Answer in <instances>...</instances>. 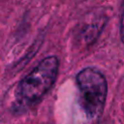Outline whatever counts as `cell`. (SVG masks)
<instances>
[{"label":"cell","mask_w":124,"mask_h":124,"mask_svg":"<svg viewBox=\"0 0 124 124\" xmlns=\"http://www.w3.org/2000/svg\"><path fill=\"white\" fill-rule=\"evenodd\" d=\"M59 69L56 56L45 57L16 85L13 109L16 112H26L34 108L53 86Z\"/></svg>","instance_id":"cell-1"},{"label":"cell","mask_w":124,"mask_h":124,"mask_svg":"<svg viewBox=\"0 0 124 124\" xmlns=\"http://www.w3.org/2000/svg\"><path fill=\"white\" fill-rule=\"evenodd\" d=\"M78 88V118L80 124H95L101 117L108 95L105 76L95 68L87 67L76 77Z\"/></svg>","instance_id":"cell-2"},{"label":"cell","mask_w":124,"mask_h":124,"mask_svg":"<svg viewBox=\"0 0 124 124\" xmlns=\"http://www.w3.org/2000/svg\"><path fill=\"white\" fill-rule=\"evenodd\" d=\"M119 31H120V37L122 42L124 43V0L122 3V8H121V16H120V27H119Z\"/></svg>","instance_id":"cell-3"}]
</instances>
